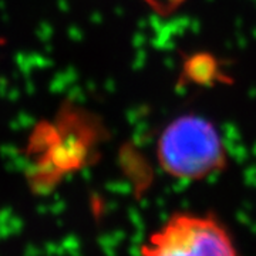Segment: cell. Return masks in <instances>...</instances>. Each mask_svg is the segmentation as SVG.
<instances>
[{
    "label": "cell",
    "mask_w": 256,
    "mask_h": 256,
    "mask_svg": "<svg viewBox=\"0 0 256 256\" xmlns=\"http://www.w3.org/2000/svg\"><path fill=\"white\" fill-rule=\"evenodd\" d=\"M158 158L175 178L200 180L225 165V150L210 121L185 116L164 130L158 142Z\"/></svg>",
    "instance_id": "1"
},
{
    "label": "cell",
    "mask_w": 256,
    "mask_h": 256,
    "mask_svg": "<svg viewBox=\"0 0 256 256\" xmlns=\"http://www.w3.org/2000/svg\"><path fill=\"white\" fill-rule=\"evenodd\" d=\"M142 256H238L224 226L208 216L176 214L148 239Z\"/></svg>",
    "instance_id": "2"
}]
</instances>
